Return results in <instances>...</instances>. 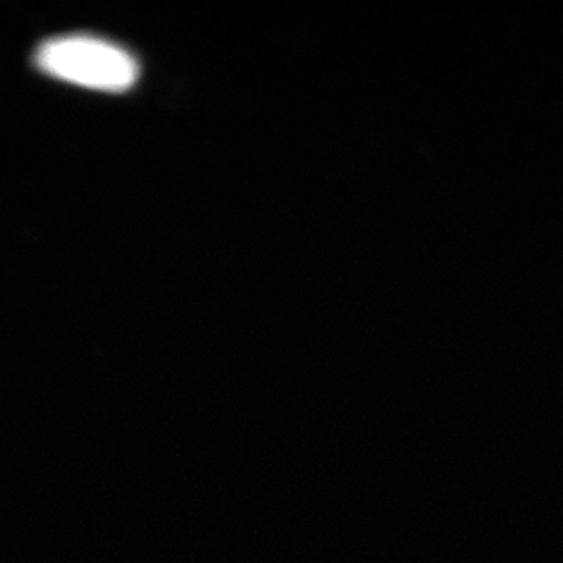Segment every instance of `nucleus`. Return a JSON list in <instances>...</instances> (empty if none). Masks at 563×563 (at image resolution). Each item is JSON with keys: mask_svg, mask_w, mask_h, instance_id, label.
Here are the masks:
<instances>
[{"mask_svg": "<svg viewBox=\"0 0 563 563\" xmlns=\"http://www.w3.org/2000/svg\"><path fill=\"white\" fill-rule=\"evenodd\" d=\"M44 74L91 90L124 91L135 85L139 66L118 44L90 35L49 38L35 52Z\"/></svg>", "mask_w": 563, "mask_h": 563, "instance_id": "obj_1", "label": "nucleus"}]
</instances>
